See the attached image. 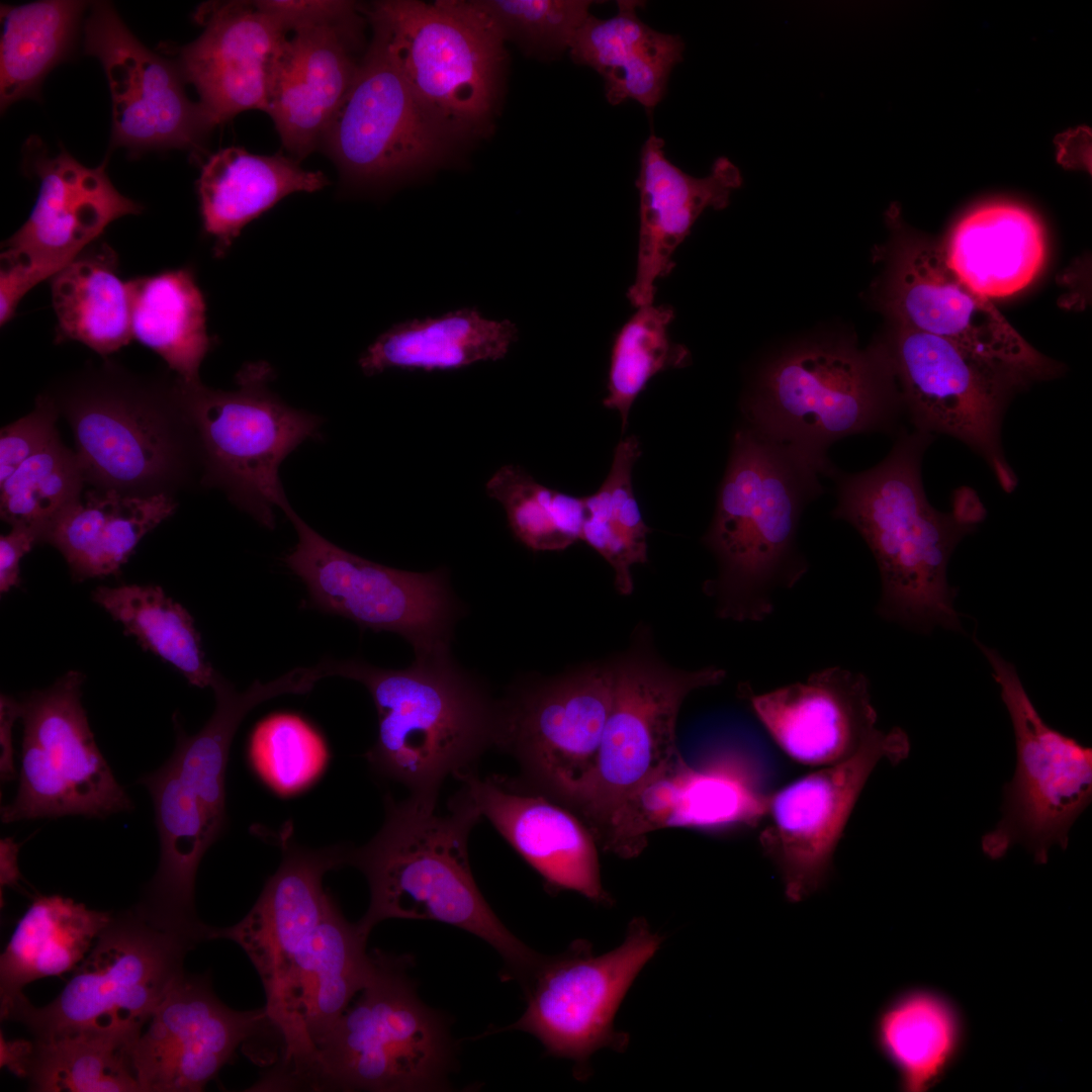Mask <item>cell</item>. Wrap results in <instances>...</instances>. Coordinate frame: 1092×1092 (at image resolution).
Wrapping results in <instances>:
<instances>
[{
  "label": "cell",
  "mask_w": 1092,
  "mask_h": 1092,
  "mask_svg": "<svg viewBox=\"0 0 1092 1092\" xmlns=\"http://www.w3.org/2000/svg\"><path fill=\"white\" fill-rule=\"evenodd\" d=\"M210 927L163 922L134 906L112 916L53 1002L34 1007L23 995L4 1019L26 1025L34 1039L89 1027L143 1031Z\"/></svg>",
  "instance_id": "ba28073f"
},
{
  "label": "cell",
  "mask_w": 1092,
  "mask_h": 1092,
  "mask_svg": "<svg viewBox=\"0 0 1092 1092\" xmlns=\"http://www.w3.org/2000/svg\"><path fill=\"white\" fill-rule=\"evenodd\" d=\"M502 38L530 56L550 60L568 52L590 15L589 0H472Z\"/></svg>",
  "instance_id": "c3c4849f"
},
{
  "label": "cell",
  "mask_w": 1092,
  "mask_h": 1092,
  "mask_svg": "<svg viewBox=\"0 0 1092 1092\" xmlns=\"http://www.w3.org/2000/svg\"><path fill=\"white\" fill-rule=\"evenodd\" d=\"M437 801L410 796L385 799V819L369 842L345 845L344 866L358 869L370 889V903L357 922L369 936L383 920H434L461 928L491 945L517 980L534 950L519 940L489 907L474 881L468 837L481 816L460 790L448 811Z\"/></svg>",
  "instance_id": "7a4b0ae2"
},
{
  "label": "cell",
  "mask_w": 1092,
  "mask_h": 1092,
  "mask_svg": "<svg viewBox=\"0 0 1092 1092\" xmlns=\"http://www.w3.org/2000/svg\"><path fill=\"white\" fill-rule=\"evenodd\" d=\"M518 337L510 320H490L477 307L466 306L393 325L362 353L358 364L368 376L388 369L458 370L505 358Z\"/></svg>",
  "instance_id": "836d02e7"
},
{
  "label": "cell",
  "mask_w": 1092,
  "mask_h": 1092,
  "mask_svg": "<svg viewBox=\"0 0 1092 1092\" xmlns=\"http://www.w3.org/2000/svg\"><path fill=\"white\" fill-rule=\"evenodd\" d=\"M84 675L71 670L21 702L19 785L1 819L82 815L104 819L133 804L97 747L81 703Z\"/></svg>",
  "instance_id": "2e32d148"
},
{
  "label": "cell",
  "mask_w": 1092,
  "mask_h": 1092,
  "mask_svg": "<svg viewBox=\"0 0 1092 1092\" xmlns=\"http://www.w3.org/2000/svg\"><path fill=\"white\" fill-rule=\"evenodd\" d=\"M673 315L669 305L640 306L615 337L603 403L619 412L623 431L634 400L649 380L661 371L681 368L690 362L689 351L668 336Z\"/></svg>",
  "instance_id": "f6af8a7d"
},
{
  "label": "cell",
  "mask_w": 1092,
  "mask_h": 1092,
  "mask_svg": "<svg viewBox=\"0 0 1092 1092\" xmlns=\"http://www.w3.org/2000/svg\"><path fill=\"white\" fill-rule=\"evenodd\" d=\"M610 660L611 708L595 769L574 804L601 826L627 794L679 753L675 727L686 698L726 675L715 665L689 670L669 664L646 628Z\"/></svg>",
  "instance_id": "4fadbf2b"
},
{
  "label": "cell",
  "mask_w": 1092,
  "mask_h": 1092,
  "mask_svg": "<svg viewBox=\"0 0 1092 1092\" xmlns=\"http://www.w3.org/2000/svg\"><path fill=\"white\" fill-rule=\"evenodd\" d=\"M643 5L619 0L614 16L602 19L590 14L568 49L574 63L603 77L606 98L613 105L633 99L654 108L664 97L673 67L682 60L681 37L644 23L637 15Z\"/></svg>",
  "instance_id": "4dcf8cb0"
},
{
  "label": "cell",
  "mask_w": 1092,
  "mask_h": 1092,
  "mask_svg": "<svg viewBox=\"0 0 1092 1092\" xmlns=\"http://www.w3.org/2000/svg\"><path fill=\"white\" fill-rule=\"evenodd\" d=\"M111 920L109 912L70 898L36 897L0 958L1 1018L23 996L25 985L74 970Z\"/></svg>",
  "instance_id": "d590c367"
},
{
  "label": "cell",
  "mask_w": 1092,
  "mask_h": 1092,
  "mask_svg": "<svg viewBox=\"0 0 1092 1092\" xmlns=\"http://www.w3.org/2000/svg\"><path fill=\"white\" fill-rule=\"evenodd\" d=\"M909 751L904 730L878 729L851 757L816 767L768 794L759 844L790 902H802L826 885L837 845L874 769L884 759L899 763Z\"/></svg>",
  "instance_id": "ffe728a7"
},
{
  "label": "cell",
  "mask_w": 1092,
  "mask_h": 1092,
  "mask_svg": "<svg viewBox=\"0 0 1092 1092\" xmlns=\"http://www.w3.org/2000/svg\"><path fill=\"white\" fill-rule=\"evenodd\" d=\"M356 25L295 30L272 65L267 113L298 162L321 144L354 80L359 65L351 51Z\"/></svg>",
  "instance_id": "f1b7e54d"
},
{
  "label": "cell",
  "mask_w": 1092,
  "mask_h": 1092,
  "mask_svg": "<svg viewBox=\"0 0 1092 1092\" xmlns=\"http://www.w3.org/2000/svg\"><path fill=\"white\" fill-rule=\"evenodd\" d=\"M329 180L280 154L261 156L240 147L221 149L201 168L197 193L204 233L223 257L243 228L294 192H314Z\"/></svg>",
  "instance_id": "1f68e13d"
},
{
  "label": "cell",
  "mask_w": 1092,
  "mask_h": 1092,
  "mask_svg": "<svg viewBox=\"0 0 1092 1092\" xmlns=\"http://www.w3.org/2000/svg\"><path fill=\"white\" fill-rule=\"evenodd\" d=\"M820 476L746 425L736 431L703 537L718 564L703 592L718 617L761 622L774 611L777 590L805 574L798 528L805 505L821 492Z\"/></svg>",
  "instance_id": "3957f363"
},
{
  "label": "cell",
  "mask_w": 1092,
  "mask_h": 1092,
  "mask_svg": "<svg viewBox=\"0 0 1092 1092\" xmlns=\"http://www.w3.org/2000/svg\"><path fill=\"white\" fill-rule=\"evenodd\" d=\"M85 482L76 453L61 442L58 434L0 484L1 519L11 527L33 529L40 542L46 529L81 498Z\"/></svg>",
  "instance_id": "bcb514c9"
},
{
  "label": "cell",
  "mask_w": 1092,
  "mask_h": 1092,
  "mask_svg": "<svg viewBox=\"0 0 1092 1092\" xmlns=\"http://www.w3.org/2000/svg\"><path fill=\"white\" fill-rule=\"evenodd\" d=\"M249 759L274 793L290 797L309 788L324 772L329 750L323 736L294 713H274L255 726Z\"/></svg>",
  "instance_id": "7dc6e473"
},
{
  "label": "cell",
  "mask_w": 1092,
  "mask_h": 1092,
  "mask_svg": "<svg viewBox=\"0 0 1092 1092\" xmlns=\"http://www.w3.org/2000/svg\"><path fill=\"white\" fill-rule=\"evenodd\" d=\"M933 436L914 430L897 439L877 466L835 474L833 517L849 523L871 549L881 576L877 612L910 630L929 633L939 626L963 632L954 609L957 588L946 569L960 541L984 519L976 492H957L952 510L929 504L921 480V461Z\"/></svg>",
  "instance_id": "6da1fadb"
},
{
  "label": "cell",
  "mask_w": 1092,
  "mask_h": 1092,
  "mask_svg": "<svg viewBox=\"0 0 1092 1092\" xmlns=\"http://www.w3.org/2000/svg\"><path fill=\"white\" fill-rule=\"evenodd\" d=\"M88 3L46 0L1 5L0 108L36 98L49 72L68 59Z\"/></svg>",
  "instance_id": "f35d334b"
},
{
  "label": "cell",
  "mask_w": 1092,
  "mask_h": 1092,
  "mask_svg": "<svg viewBox=\"0 0 1092 1092\" xmlns=\"http://www.w3.org/2000/svg\"><path fill=\"white\" fill-rule=\"evenodd\" d=\"M84 34L85 53L100 61L108 82L111 148L133 157L169 149L201 153L215 125L188 99L177 64L147 49L108 2L92 4Z\"/></svg>",
  "instance_id": "44dd1931"
},
{
  "label": "cell",
  "mask_w": 1092,
  "mask_h": 1092,
  "mask_svg": "<svg viewBox=\"0 0 1092 1092\" xmlns=\"http://www.w3.org/2000/svg\"><path fill=\"white\" fill-rule=\"evenodd\" d=\"M612 696L610 658L530 680L500 703L496 747L539 789L574 805L595 769Z\"/></svg>",
  "instance_id": "d6986e66"
},
{
  "label": "cell",
  "mask_w": 1092,
  "mask_h": 1092,
  "mask_svg": "<svg viewBox=\"0 0 1092 1092\" xmlns=\"http://www.w3.org/2000/svg\"><path fill=\"white\" fill-rule=\"evenodd\" d=\"M741 184V173L728 158H717L706 177H694L667 159L663 139L648 136L636 180L638 253L635 279L627 293L634 306L653 303L655 282L671 271L674 251L695 221L709 207L725 208Z\"/></svg>",
  "instance_id": "83f0119b"
},
{
  "label": "cell",
  "mask_w": 1092,
  "mask_h": 1092,
  "mask_svg": "<svg viewBox=\"0 0 1092 1092\" xmlns=\"http://www.w3.org/2000/svg\"><path fill=\"white\" fill-rule=\"evenodd\" d=\"M372 957L370 978L318 1044L302 1090H445L453 1044L443 1015L418 997L410 957Z\"/></svg>",
  "instance_id": "8992f818"
},
{
  "label": "cell",
  "mask_w": 1092,
  "mask_h": 1092,
  "mask_svg": "<svg viewBox=\"0 0 1092 1092\" xmlns=\"http://www.w3.org/2000/svg\"><path fill=\"white\" fill-rule=\"evenodd\" d=\"M661 942L662 937L645 919L635 918L624 941L603 954L596 956L583 939L556 956L537 952L518 980L527 1008L515 1023L499 1031L531 1033L547 1054L573 1062L576 1078L585 1079L597 1051L626 1049L628 1034L616 1029L615 1017Z\"/></svg>",
  "instance_id": "8fae6325"
},
{
  "label": "cell",
  "mask_w": 1092,
  "mask_h": 1092,
  "mask_svg": "<svg viewBox=\"0 0 1092 1092\" xmlns=\"http://www.w3.org/2000/svg\"><path fill=\"white\" fill-rule=\"evenodd\" d=\"M202 33L183 47L177 66L214 125L242 111L267 112L272 65L287 30L253 2H209L196 11Z\"/></svg>",
  "instance_id": "d4e9b609"
},
{
  "label": "cell",
  "mask_w": 1092,
  "mask_h": 1092,
  "mask_svg": "<svg viewBox=\"0 0 1092 1092\" xmlns=\"http://www.w3.org/2000/svg\"><path fill=\"white\" fill-rule=\"evenodd\" d=\"M265 362L245 365L237 388L211 389L200 381L173 382L177 402L204 463L203 481L220 487L261 525L274 527V508L289 505L279 468L304 440L315 436L320 419L283 402L268 387Z\"/></svg>",
  "instance_id": "9c48e42d"
},
{
  "label": "cell",
  "mask_w": 1092,
  "mask_h": 1092,
  "mask_svg": "<svg viewBox=\"0 0 1092 1092\" xmlns=\"http://www.w3.org/2000/svg\"><path fill=\"white\" fill-rule=\"evenodd\" d=\"M952 272L985 298H1003L1026 288L1046 257L1038 216L1014 201L994 200L965 213L942 246Z\"/></svg>",
  "instance_id": "f546056e"
},
{
  "label": "cell",
  "mask_w": 1092,
  "mask_h": 1092,
  "mask_svg": "<svg viewBox=\"0 0 1092 1092\" xmlns=\"http://www.w3.org/2000/svg\"><path fill=\"white\" fill-rule=\"evenodd\" d=\"M504 507L515 537L533 551H561L580 540L584 497L537 482L518 465L502 466L485 485Z\"/></svg>",
  "instance_id": "7bdbcfd3"
},
{
  "label": "cell",
  "mask_w": 1092,
  "mask_h": 1092,
  "mask_svg": "<svg viewBox=\"0 0 1092 1092\" xmlns=\"http://www.w3.org/2000/svg\"><path fill=\"white\" fill-rule=\"evenodd\" d=\"M739 691L777 746L803 765L845 760L878 730L869 678L840 666L765 693L747 684Z\"/></svg>",
  "instance_id": "cb8c5ba5"
},
{
  "label": "cell",
  "mask_w": 1092,
  "mask_h": 1092,
  "mask_svg": "<svg viewBox=\"0 0 1092 1092\" xmlns=\"http://www.w3.org/2000/svg\"><path fill=\"white\" fill-rule=\"evenodd\" d=\"M35 543H38L36 532L25 526H13L8 534L0 537L1 594L20 584V560Z\"/></svg>",
  "instance_id": "f5cc1de1"
},
{
  "label": "cell",
  "mask_w": 1092,
  "mask_h": 1092,
  "mask_svg": "<svg viewBox=\"0 0 1092 1092\" xmlns=\"http://www.w3.org/2000/svg\"><path fill=\"white\" fill-rule=\"evenodd\" d=\"M410 87L455 143L483 135L497 109L505 40L473 1H378L364 11Z\"/></svg>",
  "instance_id": "52a82bcc"
},
{
  "label": "cell",
  "mask_w": 1092,
  "mask_h": 1092,
  "mask_svg": "<svg viewBox=\"0 0 1092 1092\" xmlns=\"http://www.w3.org/2000/svg\"><path fill=\"white\" fill-rule=\"evenodd\" d=\"M33 1054V1041L24 1039L6 1040L1 1032L0 1039V1064L18 1077L25 1078L28 1074L30 1060Z\"/></svg>",
  "instance_id": "11a10c76"
},
{
  "label": "cell",
  "mask_w": 1092,
  "mask_h": 1092,
  "mask_svg": "<svg viewBox=\"0 0 1092 1092\" xmlns=\"http://www.w3.org/2000/svg\"><path fill=\"white\" fill-rule=\"evenodd\" d=\"M253 4L273 16L289 31L300 28L356 22L357 5L341 0H260Z\"/></svg>",
  "instance_id": "816d5d0a"
},
{
  "label": "cell",
  "mask_w": 1092,
  "mask_h": 1092,
  "mask_svg": "<svg viewBox=\"0 0 1092 1092\" xmlns=\"http://www.w3.org/2000/svg\"><path fill=\"white\" fill-rule=\"evenodd\" d=\"M133 1048L142 1092H198L240 1044L271 1026L265 1008L239 1011L214 994L207 976L184 974Z\"/></svg>",
  "instance_id": "603a6c76"
},
{
  "label": "cell",
  "mask_w": 1092,
  "mask_h": 1092,
  "mask_svg": "<svg viewBox=\"0 0 1092 1092\" xmlns=\"http://www.w3.org/2000/svg\"><path fill=\"white\" fill-rule=\"evenodd\" d=\"M92 599L123 626L126 635L175 667L189 684L210 686L215 670L205 659L193 618L160 586H98Z\"/></svg>",
  "instance_id": "60d3db41"
},
{
  "label": "cell",
  "mask_w": 1092,
  "mask_h": 1092,
  "mask_svg": "<svg viewBox=\"0 0 1092 1092\" xmlns=\"http://www.w3.org/2000/svg\"><path fill=\"white\" fill-rule=\"evenodd\" d=\"M176 509L172 495H128L94 488L43 532L66 559L74 580L116 574L140 540Z\"/></svg>",
  "instance_id": "d6a6232c"
},
{
  "label": "cell",
  "mask_w": 1092,
  "mask_h": 1092,
  "mask_svg": "<svg viewBox=\"0 0 1092 1092\" xmlns=\"http://www.w3.org/2000/svg\"><path fill=\"white\" fill-rule=\"evenodd\" d=\"M21 717V704L14 698L1 695L0 698V777L2 782L16 778L13 759L12 729L14 722Z\"/></svg>",
  "instance_id": "db71d44e"
},
{
  "label": "cell",
  "mask_w": 1092,
  "mask_h": 1092,
  "mask_svg": "<svg viewBox=\"0 0 1092 1092\" xmlns=\"http://www.w3.org/2000/svg\"><path fill=\"white\" fill-rule=\"evenodd\" d=\"M23 152L39 189L27 220L2 244L1 263L33 288L91 246L112 221L140 214L143 205L113 186L106 161L89 168L65 149L51 156L36 136L27 140Z\"/></svg>",
  "instance_id": "7402d4cb"
},
{
  "label": "cell",
  "mask_w": 1092,
  "mask_h": 1092,
  "mask_svg": "<svg viewBox=\"0 0 1092 1092\" xmlns=\"http://www.w3.org/2000/svg\"><path fill=\"white\" fill-rule=\"evenodd\" d=\"M369 49L322 142L344 180L382 187L440 165L456 144L418 99L383 33Z\"/></svg>",
  "instance_id": "9a60e30c"
},
{
  "label": "cell",
  "mask_w": 1092,
  "mask_h": 1092,
  "mask_svg": "<svg viewBox=\"0 0 1092 1092\" xmlns=\"http://www.w3.org/2000/svg\"><path fill=\"white\" fill-rule=\"evenodd\" d=\"M143 1031L89 1027L33 1040L27 1078L42 1092H136L133 1048Z\"/></svg>",
  "instance_id": "ab89813d"
},
{
  "label": "cell",
  "mask_w": 1092,
  "mask_h": 1092,
  "mask_svg": "<svg viewBox=\"0 0 1092 1092\" xmlns=\"http://www.w3.org/2000/svg\"><path fill=\"white\" fill-rule=\"evenodd\" d=\"M128 286L132 338L160 355L179 379L200 381V365L214 339L194 271L166 270L131 279Z\"/></svg>",
  "instance_id": "74e56055"
},
{
  "label": "cell",
  "mask_w": 1092,
  "mask_h": 1092,
  "mask_svg": "<svg viewBox=\"0 0 1092 1092\" xmlns=\"http://www.w3.org/2000/svg\"><path fill=\"white\" fill-rule=\"evenodd\" d=\"M59 407L54 397L40 395L34 410L2 428L0 433V484L28 458L42 451L58 435Z\"/></svg>",
  "instance_id": "f907efd6"
},
{
  "label": "cell",
  "mask_w": 1092,
  "mask_h": 1092,
  "mask_svg": "<svg viewBox=\"0 0 1092 1092\" xmlns=\"http://www.w3.org/2000/svg\"><path fill=\"white\" fill-rule=\"evenodd\" d=\"M689 765L678 753L627 794L602 825L605 847L621 857H634L651 832L668 827Z\"/></svg>",
  "instance_id": "681fc988"
},
{
  "label": "cell",
  "mask_w": 1092,
  "mask_h": 1092,
  "mask_svg": "<svg viewBox=\"0 0 1092 1092\" xmlns=\"http://www.w3.org/2000/svg\"><path fill=\"white\" fill-rule=\"evenodd\" d=\"M891 257L882 303L898 327L944 339L1028 381L1059 372L993 305L947 265L941 246L911 232L893 207Z\"/></svg>",
  "instance_id": "ac0fdd59"
},
{
  "label": "cell",
  "mask_w": 1092,
  "mask_h": 1092,
  "mask_svg": "<svg viewBox=\"0 0 1092 1092\" xmlns=\"http://www.w3.org/2000/svg\"><path fill=\"white\" fill-rule=\"evenodd\" d=\"M331 675L363 684L378 718L375 743L365 753L379 776L405 786L411 795L437 801L449 776L474 770L497 746L500 703L455 665L449 653L384 669L362 660L328 659Z\"/></svg>",
  "instance_id": "277c9868"
},
{
  "label": "cell",
  "mask_w": 1092,
  "mask_h": 1092,
  "mask_svg": "<svg viewBox=\"0 0 1092 1092\" xmlns=\"http://www.w3.org/2000/svg\"><path fill=\"white\" fill-rule=\"evenodd\" d=\"M972 639L988 660L1013 726L1016 764L1003 787L1002 817L982 837V850L999 859L1022 844L1035 863L1052 846L1066 849L1074 822L1092 801V748L1051 727L1027 695L1015 666L996 649Z\"/></svg>",
  "instance_id": "7c38bea8"
},
{
  "label": "cell",
  "mask_w": 1092,
  "mask_h": 1092,
  "mask_svg": "<svg viewBox=\"0 0 1092 1092\" xmlns=\"http://www.w3.org/2000/svg\"><path fill=\"white\" fill-rule=\"evenodd\" d=\"M461 791L507 842L553 890H572L606 902L598 851L588 830L547 797L525 792L512 779L480 778L475 770L457 778Z\"/></svg>",
  "instance_id": "484cf974"
},
{
  "label": "cell",
  "mask_w": 1092,
  "mask_h": 1092,
  "mask_svg": "<svg viewBox=\"0 0 1092 1092\" xmlns=\"http://www.w3.org/2000/svg\"><path fill=\"white\" fill-rule=\"evenodd\" d=\"M885 348L844 340L796 346L772 360L743 401L746 426L820 475L826 452L847 436L886 431L902 404Z\"/></svg>",
  "instance_id": "5b68a950"
},
{
  "label": "cell",
  "mask_w": 1092,
  "mask_h": 1092,
  "mask_svg": "<svg viewBox=\"0 0 1092 1092\" xmlns=\"http://www.w3.org/2000/svg\"><path fill=\"white\" fill-rule=\"evenodd\" d=\"M917 431L956 438L980 455L1005 492L1017 477L1002 448L1004 414L1024 377L944 339L898 327L885 348Z\"/></svg>",
  "instance_id": "e0dca14e"
},
{
  "label": "cell",
  "mask_w": 1092,
  "mask_h": 1092,
  "mask_svg": "<svg viewBox=\"0 0 1092 1092\" xmlns=\"http://www.w3.org/2000/svg\"><path fill=\"white\" fill-rule=\"evenodd\" d=\"M117 266L113 249L97 243L51 278L56 342L78 341L107 356L133 339L128 281L119 278Z\"/></svg>",
  "instance_id": "8d00e7d4"
},
{
  "label": "cell",
  "mask_w": 1092,
  "mask_h": 1092,
  "mask_svg": "<svg viewBox=\"0 0 1092 1092\" xmlns=\"http://www.w3.org/2000/svg\"><path fill=\"white\" fill-rule=\"evenodd\" d=\"M56 402L72 427L86 482L128 495H171L185 468L184 436L192 432L173 383L146 384L106 366Z\"/></svg>",
  "instance_id": "30bf717a"
},
{
  "label": "cell",
  "mask_w": 1092,
  "mask_h": 1092,
  "mask_svg": "<svg viewBox=\"0 0 1092 1092\" xmlns=\"http://www.w3.org/2000/svg\"><path fill=\"white\" fill-rule=\"evenodd\" d=\"M20 845L16 843L13 838L7 837L1 839L0 844V883L1 891L6 886H17V882L20 879V872L17 866V854Z\"/></svg>",
  "instance_id": "9f6ffc18"
},
{
  "label": "cell",
  "mask_w": 1092,
  "mask_h": 1092,
  "mask_svg": "<svg viewBox=\"0 0 1092 1092\" xmlns=\"http://www.w3.org/2000/svg\"><path fill=\"white\" fill-rule=\"evenodd\" d=\"M283 512L298 537L285 556L320 610L363 628L399 634L416 658L449 653L459 607L443 568L413 572L350 553L325 539L287 505Z\"/></svg>",
  "instance_id": "5bb4252c"
},
{
  "label": "cell",
  "mask_w": 1092,
  "mask_h": 1092,
  "mask_svg": "<svg viewBox=\"0 0 1092 1092\" xmlns=\"http://www.w3.org/2000/svg\"><path fill=\"white\" fill-rule=\"evenodd\" d=\"M965 1032L956 1003L928 988L895 996L875 1024L877 1046L906 1092H927L944 1079L961 1054Z\"/></svg>",
  "instance_id": "e575fe53"
},
{
  "label": "cell",
  "mask_w": 1092,
  "mask_h": 1092,
  "mask_svg": "<svg viewBox=\"0 0 1092 1092\" xmlns=\"http://www.w3.org/2000/svg\"><path fill=\"white\" fill-rule=\"evenodd\" d=\"M291 828L278 835L282 859L249 913L237 924L210 927L208 940L224 938L247 953L264 991L272 988L303 938L334 900L323 889L331 870L344 867V844L311 849L296 844Z\"/></svg>",
  "instance_id": "4316f807"
},
{
  "label": "cell",
  "mask_w": 1092,
  "mask_h": 1092,
  "mask_svg": "<svg viewBox=\"0 0 1092 1092\" xmlns=\"http://www.w3.org/2000/svg\"><path fill=\"white\" fill-rule=\"evenodd\" d=\"M641 454L635 436L622 439L610 472L599 490L584 497L585 519L580 540L612 567L616 590L629 596L634 589L632 567L648 560L647 536L632 486V470Z\"/></svg>",
  "instance_id": "b9f144b4"
},
{
  "label": "cell",
  "mask_w": 1092,
  "mask_h": 1092,
  "mask_svg": "<svg viewBox=\"0 0 1092 1092\" xmlns=\"http://www.w3.org/2000/svg\"><path fill=\"white\" fill-rule=\"evenodd\" d=\"M736 753L720 754L700 767L689 765L668 827L755 826L762 822L768 794Z\"/></svg>",
  "instance_id": "ee69618b"
}]
</instances>
